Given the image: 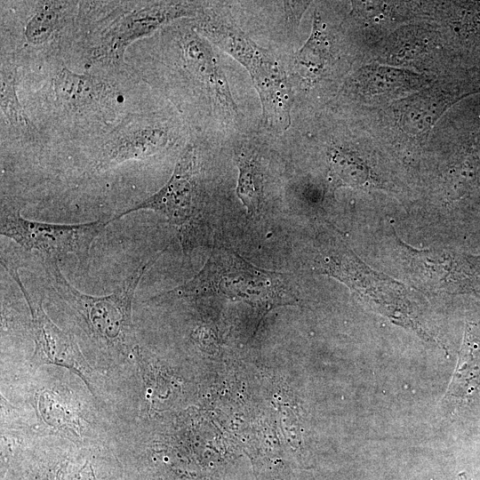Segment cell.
Returning <instances> with one entry per match:
<instances>
[{
	"label": "cell",
	"mask_w": 480,
	"mask_h": 480,
	"mask_svg": "<svg viewBox=\"0 0 480 480\" xmlns=\"http://www.w3.org/2000/svg\"><path fill=\"white\" fill-rule=\"evenodd\" d=\"M289 275L260 268L227 247H214L203 268L189 281L152 297L151 300L196 301L222 297L244 301L266 313L295 301Z\"/></svg>",
	"instance_id": "1"
},
{
	"label": "cell",
	"mask_w": 480,
	"mask_h": 480,
	"mask_svg": "<svg viewBox=\"0 0 480 480\" xmlns=\"http://www.w3.org/2000/svg\"><path fill=\"white\" fill-rule=\"evenodd\" d=\"M312 268L318 274L332 276L345 284L361 300L393 323L432 340L419 320L407 288L365 265L334 228H324L318 235Z\"/></svg>",
	"instance_id": "2"
},
{
	"label": "cell",
	"mask_w": 480,
	"mask_h": 480,
	"mask_svg": "<svg viewBox=\"0 0 480 480\" xmlns=\"http://www.w3.org/2000/svg\"><path fill=\"white\" fill-rule=\"evenodd\" d=\"M161 252L141 263L121 286L104 296H92L74 287L58 262L44 260L46 276L59 297L75 312L95 339L121 351L132 349L134 340L132 301L136 289Z\"/></svg>",
	"instance_id": "3"
},
{
	"label": "cell",
	"mask_w": 480,
	"mask_h": 480,
	"mask_svg": "<svg viewBox=\"0 0 480 480\" xmlns=\"http://www.w3.org/2000/svg\"><path fill=\"white\" fill-rule=\"evenodd\" d=\"M198 28L246 68L260 96L262 113L277 114L292 104V91L286 73L270 52L222 19L207 16L199 22Z\"/></svg>",
	"instance_id": "4"
},
{
	"label": "cell",
	"mask_w": 480,
	"mask_h": 480,
	"mask_svg": "<svg viewBox=\"0 0 480 480\" xmlns=\"http://www.w3.org/2000/svg\"><path fill=\"white\" fill-rule=\"evenodd\" d=\"M109 223V219L78 224L36 221L23 218L19 210L4 207L0 234L26 250L38 252L44 260L57 261L71 253L84 265L93 242Z\"/></svg>",
	"instance_id": "5"
},
{
	"label": "cell",
	"mask_w": 480,
	"mask_h": 480,
	"mask_svg": "<svg viewBox=\"0 0 480 480\" xmlns=\"http://www.w3.org/2000/svg\"><path fill=\"white\" fill-rule=\"evenodd\" d=\"M395 248L411 283L430 293L480 295V256L415 249L395 233Z\"/></svg>",
	"instance_id": "6"
},
{
	"label": "cell",
	"mask_w": 480,
	"mask_h": 480,
	"mask_svg": "<svg viewBox=\"0 0 480 480\" xmlns=\"http://www.w3.org/2000/svg\"><path fill=\"white\" fill-rule=\"evenodd\" d=\"M196 160L195 149L188 145L180 156L166 184L151 196L110 218V223L130 213L150 210L164 216L176 227L183 247L186 248L200 212Z\"/></svg>",
	"instance_id": "7"
},
{
	"label": "cell",
	"mask_w": 480,
	"mask_h": 480,
	"mask_svg": "<svg viewBox=\"0 0 480 480\" xmlns=\"http://www.w3.org/2000/svg\"><path fill=\"white\" fill-rule=\"evenodd\" d=\"M1 264L18 284L29 309L35 343L32 365L53 364L65 367L79 376L93 394L92 369L74 338L50 319L43 308L44 298H35L27 291L20 277L18 267L4 260H1Z\"/></svg>",
	"instance_id": "8"
},
{
	"label": "cell",
	"mask_w": 480,
	"mask_h": 480,
	"mask_svg": "<svg viewBox=\"0 0 480 480\" xmlns=\"http://www.w3.org/2000/svg\"><path fill=\"white\" fill-rule=\"evenodd\" d=\"M201 5L196 2H157L134 10L117 19L103 35L94 49L99 60H118L125 48L134 40L181 17L196 15Z\"/></svg>",
	"instance_id": "9"
},
{
	"label": "cell",
	"mask_w": 480,
	"mask_h": 480,
	"mask_svg": "<svg viewBox=\"0 0 480 480\" xmlns=\"http://www.w3.org/2000/svg\"><path fill=\"white\" fill-rule=\"evenodd\" d=\"M425 79L407 69L381 65L360 68L351 78L348 88L361 100L391 98L421 87Z\"/></svg>",
	"instance_id": "10"
},
{
	"label": "cell",
	"mask_w": 480,
	"mask_h": 480,
	"mask_svg": "<svg viewBox=\"0 0 480 480\" xmlns=\"http://www.w3.org/2000/svg\"><path fill=\"white\" fill-rule=\"evenodd\" d=\"M444 403L453 410L480 405V348L467 325L459 360Z\"/></svg>",
	"instance_id": "11"
},
{
	"label": "cell",
	"mask_w": 480,
	"mask_h": 480,
	"mask_svg": "<svg viewBox=\"0 0 480 480\" xmlns=\"http://www.w3.org/2000/svg\"><path fill=\"white\" fill-rule=\"evenodd\" d=\"M183 52L187 66L206 86L220 104L228 111H237L219 57L206 41L196 34L183 40Z\"/></svg>",
	"instance_id": "12"
},
{
	"label": "cell",
	"mask_w": 480,
	"mask_h": 480,
	"mask_svg": "<svg viewBox=\"0 0 480 480\" xmlns=\"http://www.w3.org/2000/svg\"><path fill=\"white\" fill-rule=\"evenodd\" d=\"M453 102V96L441 90H425L396 102L394 114L402 130L420 136L430 131Z\"/></svg>",
	"instance_id": "13"
},
{
	"label": "cell",
	"mask_w": 480,
	"mask_h": 480,
	"mask_svg": "<svg viewBox=\"0 0 480 480\" xmlns=\"http://www.w3.org/2000/svg\"><path fill=\"white\" fill-rule=\"evenodd\" d=\"M170 135L161 127L145 126L120 133L105 147L98 167L117 165L128 160H140L159 153L169 144Z\"/></svg>",
	"instance_id": "14"
},
{
	"label": "cell",
	"mask_w": 480,
	"mask_h": 480,
	"mask_svg": "<svg viewBox=\"0 0 480 480\" xmlns=\"http://www.w3.org/2000/svg\"><path fill=\"white\" fill-rule=\"evenodd\" d=\"M330 54L327 34L318 13H315L312 30L304 45L295 54L294 68L301 77L312 81L324 70Z\"/></svg>",
	"instance_id": "15"
},
{
	"label": "cell",
	"mask_w": 480,
	"mask_h": 480,
	"mask_svg": "<svg viewBox=\"0 0 480 480\" xmlns=\"http://www.w3.org/2000/svg\"><path fill=\"white\" fill-rule=\"evenodd\" d=\"M54 91L63 103L83 107L98 101L105 94V86L97 78L78 75L62 68L53 79Z\"/></svg>",
	"instance_id": "16"
},
{
	"label": "cell",
	"mask_w": 480,
	"mask_h": 480,
	"mask_svg": "<svg viewBox=\"0 0 480 480\" xmlns=\"http://www.w3.org/2000/svg\"><path fill=\"white\" fill-rule=\"evenodd\" d=\"M329 178L333 188H363L371 180L365 163L354 152L343 148H332L329 152Z\"/></svg>",
	"instance_id": "17"
},
{
	"label": "cell",
	"mask_w": 480,
	"mask_h": 480,
	"mask_svg": "<svg viewBox=\"0 0 480 480\" xmlns=\"http://www.w3.org/2000/svg\"><path fill=\"white\" fill-rule=\"evenodd\" d=\"M238 179L236 195L247 210L254 216L259 213L263 201V180L254 157L245 153L237 154Z\"/></svg>",
	"instance_id": "18"
},
{
	"label": "cell",
	"mask_w": 480,
	"mask_h": 480,
	"mask_svg": "<svg viewBox=\"0 0 480 480\" xmlns=\"http://www.w3.org/2000/svg\"><path fill=\"white\" fill-rule=\"evenodd\" d=\"M67 3L40 2L25 26V37L30 44H39L48 40L60 27Z\"/></svg>",
	"instance_id": "19"
},
{
	"label": "cell",
	"mask_w": 480,
	"mask_h": 480,
	"mask_svg": "<svg viewBox=\"0 0 480 480\" xmlns=\"http://www.w3.org/2000/svg\"><path fill=\"white\" fill-rule=\"evenodd\" d=\"M1 108L13 124L28 125V119L17 98L12 75L1 76Z\"/></svg>",
	"instance_id": "20"
},
{
	"label": "cell",
	"mask_w": 480,
	"mask_h": 480,
	"mask_svg": "<svg viewBox=\"0 0 480 480\" xmlns=\"http://www.w3.org/2000/svg\"><path fill=\"white\" fill-rule=\"evenodd\" d=\"M459 480H469L468 476L466 475L465 472H461L458 476Z\"/></svg>",
	"instance_id": "21"
}]
</instances>
